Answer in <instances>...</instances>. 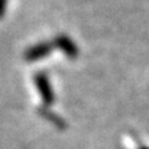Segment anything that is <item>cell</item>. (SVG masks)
Wrapping results in <instances>:
<instances>
[{"label": "cell", "mask_w": 149, "mask_h": 149, "mask_svg": "<svg viewBox=\"0 0 149 149\" xmlns=\"http://www.w3.org/2000/svg\"><path fill=\"white\" fill-rule=\"evenodd\" d=\"M55 47H57L70 58H76L78 56V49L76 44L71 40V37L66 35H57L54 40Z\"/></svg>", "instance_id": "3957f363"}, {"label": "cell", "mask_w": 149, "mask_h": 149, "mask_svg": "<svg viewBox=\"0 0 149 149\" xmlns=\"http://www.w3.org/2000/svg\"><path fill=\"white\" fill-rule=\"evenodd\" d=\"M34 83L36 86V90L41 96L42 103L45 107H51L55 102V93L51 87L50 80L45 72H37L34 76Z\"/></svg>", "instance_id": "6da1fadb"}, {"label": "cell", "mask_w": 149, "mask_h": 149, "mask_svg": "<svg viewBox=\"0 0 149 149\" xmlns=\"http://www.w3.org/2000/svg\"><path fill=\"white\" fill-rule=\"evenodd\" d=\"M39 114H41L42 117H45L47 120H50L51 123H52L54 125H56L57 128L60 129H65L66 128V123L63 122V119L60 117V116L55 114L54 112H51L50 109H46V108H39Z\"/></svg>", "instance_id": "277c9868"}, {"label": "cell", "mask_w": 149, "mask_h": 149, "mask_svg": "<svg viewBox=\"0 0 149 149\" xmlns=\"http://www.w3.org/2000/svg\"><path fill=\"white\" fill-rule=\"evenodd\" d=\"M138 149H149V147H144V146H142V147H139Z\"/></svg>", "instance_id": "5b68a950"}, {"label": "cell", "mask_w": 149, "mask_h": 149, "mask_svg": "<svg viewBox=\"0 0 149 149\" xmlns=\"http://www.w3.org/2000/svg\"><path fill=\"white\" fill-rule=\"evenodd\" d=\"M54 47H55V45L49 42V41H44V42L36 44L25 51L24 58L27 62H36V61H39V60L46 57V56H49L51 52H52Z\"/></svg>", "instance_id": "7a4b0ae2"}]
</instances>
